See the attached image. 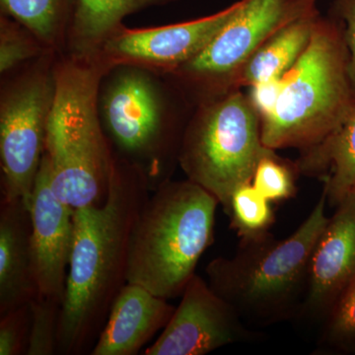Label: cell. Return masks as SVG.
I'll return each instance as SVG.
<instances>
[{
  "mask_svg": "<svg viewBox=\"0 0 355 355\" xmlns=\"http://www.w3.org/2000/svg\"><path fill=\"white\" fill-rule=\"evenodd\" d=\"M150 191L146 176L114 153L106 200L74 209L58 354H85L94 347L128 282L132 233Z\"/></svg>",
  "mask_w": 355,
  "mask_h": 355,
  "instance_id": "obj_1",
  "label": "cell"
},
{
  "mask_svg": "<svg viewBox=\"0 0 355 355\" xmlns=\"http://www.w3.org/2000/svg\"><path fill=\"white\" fill-rule=\"evenodd\" d=\"M327 205L323 191L306 220L286 239L268 232L240 240L232 257H218L207 265L210 288L252 324L300 316L311 256L329 220Z\"/></svg>",
  "mask_w": 355,
  "mask_h": 355,
  "instance_id": "obj_2",
  "label": "cell"
},
{
  "mask_svg": "<svg viewBox=\"0 0 355 355\" xmlns=\"http://www.w3.org/2000/svg\"><path fill=\"white\" fill-rule=\"evenodd\" d=\"M105 73L92 58L58 55L44 153L51 188L73 209L100 205L108 195L114 151L98 112Z\"/></svg>",
  "mask_w": 355,
  "mask_h": 355,
  "instance_id": "obj_3",
  "label": "cell"
},
{
  "mask_svg": "<svg viewBox=\"0 0 355 355\" xmlns=\"http://www.w3.org/2000/svg\"><path fill=\"white\" fill-rule=\"evenodd\" d=\"M146 200L133 230L128 282L176 298L214 239L219 202L191 180H168Z\"/></svg>",
  "mask_w": 355,
  "mask_h": 355,
  "instance_id": "obj_4",
  "label": "cell"
},
{
  "mask_svg": "<svg viewBox=\"0 0 355 355\" xmlns=\"http://www.w3.org/2000/svg\"><path fill=\"white\" fill-rule=\"evenodd\" d=\"M284 78L277 108L261 121V140L273 150L303 153L330 137L355 110L342 23L320 16L307 50Z\"/></svg>",
  "mask_w": 355,
  "mask_h": 355,
  "instance_id": "obj_5",
  "label": "cell"
},
{
  "mask_svg": "<svg viewBox=\"0 0 355 355\" xmlns=\"http://www.w3.org/2000/svg\"><path fill=\"white\" fill-rule=\"evenodd\" d=\"M179 93L164 77L120 65L102 77L98 112L114 154L146 176L151 191L170 179L186 125L175 112Z\"/></svg>",
  "mask_w": 355,
  "mask_h": 355,
  "instance_id": "obj_6",
  "label": "cell"
},
{
  "mask_svg": "<svg viewBox=\"0 0 355 355\" xmlns=\"http://www.w3.org/2000/svg\"><path fill=\"white\" fill-rule=\"evenodd\" d=\"M266 148L260 116L240 89L193 109L178 164L187 179L214 195L226 212L236 189L251 183Z\"/></svg>",
  "mask_w": 355,
  "mask_h": 355,
  "instance_id": "obj_7",
  "label": "cell"
},
{
  "mask_svg": "<svg viewBox=\"0 0 355 355\" xmlns=\"http://www.w3.org/2000/svg\"><path fill=\"white\" fill-rule=\"evenodd\" d=\"M316 3L317 0H241L205 50L163 77L193 109L219 99L237 90L242 67L261 44L292 21L317 10Z\"/></svg>",
  "mask_w": 355,
  "mask_h": 355,
  "instance_id": "obj_8",
  "label": "cell"
},
{
  "mask_svg": "<svg viewBox=\"0 0 355 355\" xmlns=\"http://www.w3.org/2000/svg\"><path fill=\"white\" fill-rule=\"evenodd\" d=\"M58 55L50 51L1 76V202H21L30 209L55 99Z\"/></svg>",
  "mask_w": 355,
  "mask_h": 355,
  "instance_id": "obj_9",
  "label": "cell"
},
{
  "mask_svg": "<svg viewBox=\"0 0 355 355\" xmlns=\"http://www.w3.org/2000/svg\"><path fill=\"white\" fill-rule=\"evenodd\" d=\"M240 4L241 0L212 15L178 24L146 29H128L123 25L90 58L106 72L130 65L166 76L205 50Z\"/></svg>",
  "mask_w": 355,
  "mask_h": 355,
  "instance_id": "obj_10",
  "label": "cell"
},
{
  "mask_svg": "<svg viewBox=\"0 0 355 355\" xmlns=\"http://www.w3.org/2000/svg\"><path fill=\"white\" fill-rule=\"evenodd\" d=\"M181 296L171 319L144 354L205 355L256 338L238 313L198 275Z\"/></svg>",
  "mask_w": 355,
  "mask_h": 355,
  "instance_id": "obj_11",
  "label": "cell"
},
{
  "mask_svg": "<svg viewBox=\"0 0 355 355\" xmlns=\"http://www.w3.org/2000/svg\"><path fill=\"white\" fill-rule=\"evenodd\" d=\"M31 254L37 296L64 303L73 243L74 209L55 195L46 155L30 203Z\"/></svg>",
  "mask_w": 355,
  "mask_h": 355,
  "instance_id": "obj_12",
  "label": "cell"
},
{
  "mask_svg": "<svg viewBox=\"0 0 355 355\" xmlns=\"http://www.w3.org/2000/svg\"><path fill=\"white\" fill-rule=\"evenodd\" d=\"M354 279L355 195H352L329 217L313 250L301 316L324 321Z\"/></svg>",
  "mask_w": 355,
  "mask_h": 355,
  "instance_id": "obj_13",
  "label": "cell"
},
{
  "mask_svg": "<svg viewBox=\"0 0 355 355\" xmlns=\"http://www.w3.org/2000/svg\"><path fill=\"white\" fill-rule=\"evenodd\" d=\"M176 308L139 284L128 282L116 298L91 355H135L162 330Z\"/></svg>",
  "mask_w": 355,
  "mask_h": 355,
  "instance_id": "obj_14",
  "label": "cell"
},
{
  "mask_svg": "<svg viewBox=\"0 0 355 355\" xmlns=\"http://www.w3.org/2000/svg\"><path fill=\"white\" fill-rule=\"evenodd\" d=\"M31 254V216L21 202L0 209V316L37 296Z\"/></svg>",
  "mask_w": 355,
  "mask_h": 355,
  "instance_id": "obj_15",
  "label": "cell"
},
{
  "mask_svg": "<svg viewBox=\"0 0 355 355\" xmlns=\"http://www.w3.org/2000/svg\"><path fill=\"white\" fill-rule=\"evenodd\" d=\"M178 0H73L71 20L62 53L90 58L130 14Z\"/></svg>",
  "mask_w": 355,
  "mask_h": 355,
  "instance_id": "obj_16",
  "label": "cell"
},
{
  "mask_svg": "<svg viewBox=\"0 0 355 355\" xmlns=\"http://www.w3.org/2000/svg\"><path fill=\"white\" fill-rule=\"evenodd\" d=\"M295 164L299 174L323 178L331 207L355 195V110L330 137L301 153Z\"/></svg>",
  "mask_w": 355,
  "mask_h": 355,
  "instance_id": "obj_17",
  "label": "cell"
},
{
  "mask_svg": "<svg viewBox=\"0 0 355 355\" xmlns=\"http://www.w3.org/2000/svg\"><path fill=\"white\" fill-rule=\"evenodd\" d=\"M320 16L318 9L306 14L284 26L261 44L242 67L236 89L251 87L286 76L307 50Z\"/></svg>",
  "mask_w": 355,
  "mask_h": 355,
  "instance_id": "obj_18",
  "label": "cell"
},
{
  "mask_svg": "<svg viewBox=\"0 0 355 355\" xmlns=\"http://www.w3.org/2000/svg\"><path fill=\"white\" fill-rule=\"evenodd\" d=\"M0 13L24 25L46 49L64 53L73 0H0Z\"/></svg>",
  "mask_w": 355,
  "mask_h": 355,
  "instance_id": "obj_19",
  "label": "cell"
},
{
  "mask_svg": "<svg viewBox=\"0 0 355 355\" xmlns=\"http://www.w3.org/2000/svg\"><path fill=\"white\" fill-rule=\"evenodd\" d=\"M270 203L252 183L236 189L225 214L240 239L260 237L268 232L275 220Z\"/></svg>",
  "mask_w": 355,
  "mask_h": 355,
  "instance_id": "obj_20",
  "label": "cell"
},
{
  "mask_svg": "<svg viewBox=\"0 0 355 355\" xmlns=\"http://www.w3.org/2000/svg\"><path fill=\"white\" fill-rule=\"evenodd\" d=\"M50 51H53L46 49L24 25L6 14H0L1 76L13 71Z\"/></svg>",
  "mask_w": 355,
  "mask_h": 355,
  "instance_id": "obj_21",
  "label": "cell"
},
{
  "mask_svg": "<svg viewBox=\"0 0 355 355\" xmlns=\"http://www.w3.org/2000/svg\"><path fill=\"white\" fill-rule=\"evenodd\" d=\"M297 174L295 163L268 147L254 168L251 183L270 202H284L296 195Z\"/></svg>",
  "mask_w": 355,
  "mask_h": 355,
  "instance_id": "obj_22",
  "label": "cell"
},
{
  "mask_svg": "<svg viewBox=\"0 0 355 355\" xmlns=\"http://www.w3.org/2000/svg\"><path fill=\"white\" fill-rule=\"evenodd\" d=\"M320 349L355 354V279L324 320Z\"/></svg>",
  "mask_w": 355,
  "mask_h": 355,
  "instance_id": "obj_23",
  "label": "cell"
},
{
  "mask_svg": "<svg viewBox=\"0 0 355 355\" xmlns=\"http://www.w3.org/2000/svg\"><path fill=\"white\" fill-rule=\"evenodd\" d=\"M29 304L31 324L26 355L57 354L62 301L36 296Z\"/></svg>",
  "mask_w": 355,
  "mask_h": 355,
  "instance_id": "obj_24",
  "label": "cell"
},
{
  "mask_svg": "<svg viewBox=\"0 0 355 355\" xmlns=\"http://www.w3.org/2000/svg\"><path fill=\"white\" fill-rule=\"evenodd\" d=\"M30 324V304L21 306L0 316V355L26 354Z\"/></svg>",
  "mask_w": 355,
  "mask_h": 355,
  "instance_id": "obj_25",
  "label": "cell"
},
{
  "mask_svg": "<svg viewBox=\"0 0 355 355\" xmlns=\"http://www.w3.org/2000/svg\"><path fill=\"white\" fill-rule=\"evenodd\" d=\"M331 16L343 25V37L349 51V71L355 92V0H335Z\"/></svg>",
  "mask_w": 355,
  "mask_h": 355,
  "instance_id": "obj_26",
  "label": "cell"
},
{
  "mask_svg": "<svg viewBox=\"0 0 355 355\" xmlns=\"http://www.w3.org/2000/svg\"><path fill=\"white\" fill-rule=\"evenodd\" d=\"M284 77L263 81V83L254 84L249 87L250 94L248 95V97L257 113L260 116L261 121L268 118L277 108L282 89H284Z\"/></svg>",
  "mask_w": 355,
  "mask_h": 355,
  "instance_id": "obj_27",
  "label": "cell"
}]
</instances>
